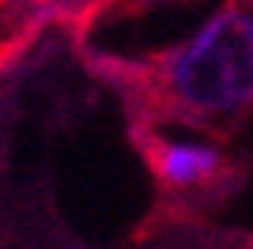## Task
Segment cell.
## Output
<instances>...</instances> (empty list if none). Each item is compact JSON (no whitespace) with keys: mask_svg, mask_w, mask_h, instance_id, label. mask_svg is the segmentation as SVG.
<instances>
[{"mask_svg":"<svg viewBox=\"0 0 253 249\" xmlns=\"http://www.w3.org/2000/svg\"><path fill=\"white\" fill-rule=\"evenodd\" d=\"M132 121L231 140L253 114V0H223L185 42L136 61H98Z\"/></svg>","mask_w":253,"mask_h":249,"instance_id":"obj_1","label":"cell"},{"mask_svg":"<svg viewBox=\"0 0 253 249\" xmlns=\"http://www.w3.org/2000/svg\"><path fill=\"white\" fill-rule=\"evenodd\" d=\"M132 144L159 189V219L185 223L208 204L234 197L246 181V163L231 155L215 136L185 124L132 121Z\"/></svg>","mask_w":253,"mask_h":249,"instance_id":"obj_2","label":"cell"},{"mask_svg":"<svg viewBox=\"0 0 253 249\" xmlns=\"http://www.w3.org/2000/svg\"><path fill=\"white\" fill-rule=\"evenodd\" d=\"M163 4H181V0H114V4H110V11H121V15H140V11L163 8ZM110 11H106V15H110Z\"/></svg>","mask_w":253,"mask_h":249,"instance_id":"obj_4","label":"cell"},{"mask_svg":"<svg viewBox=\"0 0 253 249\" xmlns=\"http://www.w3.org/2000/svg\"><path fill=\"white\" fill-rule=\"evenodd\" d=\"M114 0H31V8L42 15V19H61V23H76V27H84V23L98 19L110 11Z\"/></svg>","mask_w":253,"mask_h":249,"instance_id":"obj_3","label":"cell"}]
</instances>
